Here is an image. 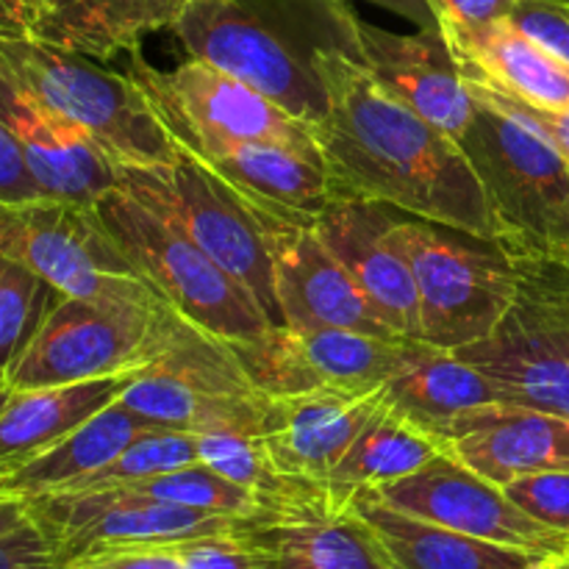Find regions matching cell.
<instances>
[{
	"label": "cell",
	"mask_w": 569,
	"mask_h": 569,
	"mask_svg": "<svg viewBox=\"0 0 569 569\" xmlns=\"http://www.w3.org/2000/svg\"><path fill=\"white\" fill-rule=\"evenodd\" d=\"M500 248L515 267V303L492 337L456 353L500 400L569 417V244Z\"/></svg>",
	"instance_id": "3957f363"
},
{
	"label": "cell",
	"mask_w": 569,
	"mask_h": 569,
	"mask_svg": "<svg viewBox=\"0 0 569 569\" xmlns=\"http://www.w3.org/2000/svg\"><path fill=\"white\" fill-rule=\"evenodd\" d=\"M198 461L261 498L283 495L298 481L276 470L261 437L250 431L220 428V431L198 433Z\"/></svg>",
	"instance_id": "836d02e7"
},
{
	"label": "cell",
	"mask_w": 569,
	"mask_h": 569,
	"mask_svg": "<svg viewBox=\"0 0 569 569\" xmlns=\"http://www.w3.org/2000/svg\"><path fill=\"white\" fill-rule=\"evenodd\" d=\"M372 6H381V9L392 11V14L403 17V20L415 22L417 28H431L439 26L437 14H433L431 3L428 0H367Z\"/></svg>",
	"instance_id": "ee69618b"
},
{
	"label": "cell",
	"mask_w": 569,
	"mask_h": 569,
	"mask_svg": "<svg viewBox=\"0 0 569 569\" xmlns=\"http://www.w3.org/2000/svg\"><path fill=\"white\" fill-rule=\"evenodd\" d=\"M406 342V337H376L348 328L295 331L281 326L228 345L259 392L303 395L317 389L370 392L383 387Z\"/></svg>",
	"instance_id": "5bb4252c"
},
{
	"label": "cell",
	"mask_w": 569,
	"mask_h": 569,
	"mask_svg": "<svg viewBox=\"0 0 569 569\" xmlns=\"http://www.w3.org/2000/svg\"><path fill=\"white\" fill-rule=\"evenodd\" d=\"M126 72L148 94L176 144L189 153L233 142H278L322 159L309 122L206 61L189 59L164 72L133 48Z\"/></svg>",
	"instance_id": "8fae6325"
},
{
	"label": "cell",
	"mask_w": 569,
	"mask_h": 569,
	"mask_svg": "<svg viewBox=\"0 0 569 569\" xmlns=\"http://www.w3.org/2000/svg\"><path fill=\"white\" fill-rule=\"evenodd\" d=\"M94 214L122 256L200 331L222 342H244L272 328L253 298L194 239L131 194L111 189L94 203Z\"/></svg>",
	"instance_id": "ba28073f"
},
{
	"label": "cell",
	"mask_w": 569,
	"mask_h": 569,
	"mask_svg": "<svg viewBox=\"0 0 569 569\" xmlns=\"http://www.w3.org/2000/svg\"><path fill=\"white\" fill-rule=\"evenodd\" d=\"M120 489L133 495H144V498L164 500V503L187 506V509L237 517V520L256 517L261 511V506H264L261 495L217 476L214 470H209L200 461L181 467V470H170L153 478H142V481L122 483Z\"/></svg>",
	"instance_id": "4dcf8cb0"
},
{
	"label": "cell",
	"mask_w": 569,
	"mask_h": 569,
	"mask_svg": "<svg viewBox=\"0 0 569 569\" xmlns=\"http://www.w3.org/2000/svg\"><path fill=\"white\" fill-rule=\"evenodd\" d=\"M465 78L467 92L472 94L476 100H483V103L495 106V109L506 111L509 117L520 120L522 126L531 128L533 133L545 139L548 144H553L561 156L569 161V111H553V109H542V106H531L526 100L515 98V94L503 92V89L492 87L487 81H478V78Z\"/></svg>",
	"instance_id": "d590c367"
},
{
	"label": "cell",
	"mask_w": 569,
	"mask_h": 569,
	"mask_svg": "<svg viewBox=\"0 0 569 569\" xmlns=\"http://www.w3.org/2000/svg\"><path fill=\"white\" fill-rule=\"evenodd\" d=\"M456 142L489 200L495 242L569 244V161L553 144L483 100H476V117Z\"/></svg>",
	"instance_id": "9c48e42d"
},
{
	"label": "cell",
	"mask_w": 569,
	"mask_h": 569,
	"mask_svg": "<svg viewBox=\"0 0 569 569\" xmlns=\"http://www.w3.org/2000/svg\"><path fill=\"white\" fill-rule=\"evenodd\" d=\"M153 422L128 411L120 400L100 409L83 426L67 433L61 442L39 453L37 459L14 467L0 476V495L9 498H39V495L64 492L114 461L139 433L150 431Z\"/></svg>",
	"instance_id": "83f0119b"
},
{
	"label": "cell",
	"mask_w": 569,
	"mask_h": 569,
	"mask_svg": "<svg viewBox=\"0 0 569 569\" xmlns=\"http://www.w3.org/2000/svg\"><path fill=\"white\" fill-rule=\"evenodd\" d=\"M170 550L181 559L183 569H261L253 548L239 531L183 539L172 542Z\"/></svg>",
	"instance_id": "74e56055"
},
{
	"label": "cell",
	"mask_w": 569,
	"mask_h": 569,
	"mask_svg": "<svg viewBox=\"0 0 569 569\" xmlns=\"http://www.w3.org/2000/svg\"><path fill=\"white\" fill-rule=\"evenodd\" d=\"M383 400L439 437L461 411L500 398L489 378L456 350L409 339L398 367L383 383Z\"/></svg>",
	"instance_id": "4316f807"
},
{
	"label": "cell",
	"mask_w": 569,
	"mask_h": 569,
	"mask_svg": "<svg viewBox=\"0 0 569 569\" xmlns=\"http://www.w3.org/2000/svg\"><path fill=\"white\" fill-rule=\"evenodd\" d=\"M378 498L403 515L467 537L542 556L569 553V537L528 517L503 487L487 481L450 453H439L411 476L381 483Z\"/></svg>",
	"instance_id": "2e32d148"
},
{
	"label": "cell",
	"mask_w": 569,
	"mask_h": 569,
	"mask_svg": "<svg viewBox=\"0 0 569 569\" xmlns=\"http://www.w3.org/2000/svg\"><path fill=\"white\" fill-rule=\"evenodd\" d=\"M42 198L14 133L0 120V203H26Z\"/></svg>",
	"instance_id": "ab89813d"
},
{
	"label": "cell",
	"mask_w": 569,
	"mask_h": 569,
	"mask_svg": "<svg viewBox=\"0 0 569 569\" xmlns=\"http://www.w3.org/2000/svg\"><path fill=\"white\" fill-rule=\"evenodd\" d=\"M461 76L478 78L542 109L569 111V64L517 31L509 20L439 26Z\"/></svg>",
	"instance_id": "cb8c5ba5"
},
{
	"label": "cell",
	"mask_w": 569,
	"mask_h": 569,
	"mask_svg": "<svg viewBox=\"0 0 569 569\" xmlns=\"http://www.w3.org/2000/svg\"><path fill=\"white\" fill-rule=\"evenodd\" d=\"M239 537L261 569H389L376 533L326 483L298 481L264 498L256 517L239 520Z\"/></svg>",
	"instance_id": "9a60e30c"
},
{
	"label": "cell",
	"mask_w": 569,
	"mask_h": 569,
	"mask_svg": "<svg viewBox=\"0 0 569 569\" xmlns=\"http://www.w3.org/2000/svg\"><path fill=\"white\" fill-rule=\"evenodd\" d=\"M192 156L226 181L264 222L315 226L328 203L337 200L320 156L287 144L233 142Z\"/></svg>",
	"instance_id": "603a6c76"
},
{
	"label": "cell",
	"mask_w": 569,
	"mask_h": 569,
	"mask_svg": "<svg viewBox=\"0 0 569 569\" xmlns=\"http://www.w3.org/2000/svg\"><path fill=\"white\" fill-rule=\"evenodd\" d=\"M392 242L415 276L422 342L459 350L492 337L517 292L498 242L411 214L395 222Z\"/></svg>",
	"instance_id": "8992f818"
},
{
	"label": "cell",
	"mask_w": 569,
	"mask_h": 569,
	"mask_svg": "<svg viewBox=\"0 0 569 569\" xmlns=\"http://www.w3.org/2000/svg\"><path fill=\"white\" fill-rule=\"evenodd\" d=\"M503 489L528 517L569 537V470L533 472L515 478Z\"/></svg>",
	"instance_id": "e575fe53"
},
{
	"label": "cell",
	"mask_w": 569,
	"mask_h": 569,
	"mask_svg": "<svg viewBox=\"0 0 569 569\" xmlns=\"http://www.w3.org/2000/svg\"><path fill=\"white\" fill-rule=\"evenodd\" d=\"M0 120L9 126L42 198L94 206L117 189V167L92 139L0 70Z\"/></svg>",
	"instance_id": "7402d4cb"
},
{
	"label": "cell",
	"mask_w": 569,
	"mask_h": 569,
	"mask_svg": "<svg viewBox=\"0 0 569 569\" xmlns=\"http://www.w3.org/2000/svg\"><path fill=\"white\" fill-rule=\"evenodd\" d=\"M6 400H9V392H0V409L6 406Z\"/></svg>",
	"instance_id": "c3c4849f"
},
{
	"label": "cell",
	"mask_w": 569,
	"mask_h": 569,
	"mask_svg": "<svg viewBox=\"0 0 569 569\" xmlns=\"http://www.w3.org/2000/svg\"><path fill=\"white\" fill-rule=\"evenodd\" d=\"M559 3H561V6H567V9H569V0H559Z\"/></svg>",
	"instance_id": "681fc988"
},
{
	"label": "cell",
	"mask_w": 569,
	"mask_h": 569,
	"mask_svg": "<svg viewBox=\"0 0 569 569\" xmlns=\"http://www.w3.org/2000/svg\"><path fill=\"white\" fill-rule=\"evenodd\" d=\"M22 3L31 6V9L37 11V14H42V11H44V9H50V6H53L56 0H22ZM37 20H39V17H37ZM33 31H37V28H33Z\"/></svg>",
	"instance_id": "7dc6e473"
},
{
	"label": "cell",
	"mask_w": 569,
	"mask_h": 569,
	"mask_svg": "<svg viewBox=\"0 0 569 569\" xmlns=\"http://www.w3.org/2000/svg\"><path fill=\"white\" fill-rule=\"evenodd\" d=\"M0 256L28 267L67 298L170 306L122 256L94 206L50 198L0 203Z\"/></svg>",
	"instance_id": "30bf717a"
},
{
	"label": "cell",
	"mask_w": 569,
	"mask_h": 569,
	"mask_svg": "<svg viewBox=\"0 0 569 569\" xmlns=\"http://www.w3.org/2000/svg\"><path fill=\"white\" fill-rule=\"evenodd\" d=\"M139 372L9 392V400L0 409V476L37 459L89 417L114 403Z\"/></svg>",
	"instance_id": "484cf974"
},
{
	"label": "cell",
	"mask_w": 569,
	"mask_h": 569,
	"mask_svg": "<svg viewBox=\"0 0 569 569\" xmlns=\"http://www.w3.org/2000/svg\"><path fill=\"white\" fill-rule=\"evenodd\" d=\"M37 17V11L22 0H0V39L33 37Z\"/></svg>",
	"instance_id": "7bdbcfd3"
},
{
	"label": "cell",
	"mask_w": 569,
	"mask_h": 569,
	"mask_svg": "<svg viewBox=\"0 0 569 569\" xmlns=\"http://www.w3.org/2000/svg\"><path fill=\"white\" fill-rule=\"evenodd\" d=\"M356 61L389 98L409 106L448 137L459 139L470 128L476 100L467 92L459 61L439 26L400 33L359 17Z\"/></svg>",
	"instance_id": "e0dca14e"
},
{
	"label": "cell",
	"mask_w": 569,
	"mask_h": 569,
	"mask_svg": "<svg viewBox=\"0 0 569 569\" xmlns=\"http://www.w3.org/2000/svg\"><path fill=\"white\" fill-rule=\"evenodd\" d=\"M181 320L172 306L148 309L59 295L11 367L6 389L26 392L139 372L167 353Z\"/></svg>",
	"instance_id": "52a82bcc"
},
{
	"label": "cell",
	"mask_w": 569,
	"mask_h": 569,
	"mask_svg": "<svg viewBox=\"0 0 569 569\" xmlns=\"http://www.w3.org/2000/svg\"><path fill=\"white\" fill-rule=\"evenodd\" d=\"M381 398V387L267 395L261 442L281 476L326 483Z\"/></svg>",
	"instance_id": "44dd1931"
},
{
	"label": "cell",
	"mask_w": 569,
	"mask_h": 569,
	"mask_svg": "<svg viewBox=\"0 0 569 569\" xmlns=\"http://www.w3.org/2000/svg\"><path fill=\"white\" fill-rule=\"evenodd\" d=\"M28 520H31V517H28L26 500L0 495V537H3V533L17 531V528L26 526Z\"/></svg>",
	"instance_id": "f6af8a7d"
},
{
	"label": "cell",
	"mask_w": 569,
	"mask_h": 569,
	"mask_svg": "<svg viewBox=\"0 0 569 569\" xmlns=\"http://www.w3.org/2000/svg\"><path fill=\"white\" fill-rule=\"evenodd\" d=\"M267 242L283 326L295 331L348 328L376 337H398L383 326L356 278L322 242L315 226L267 222Z\"/></svg>",
	"instance_id": "ac0fdd59"
},
{
	"label": "cell",
	"mask_w": 569,
	"mask_h": 569,
	"mask_svg": "<svg viewBox=\"0 0 569 569\" xmlns=\"http://www.w3.org/2000/svg\"><path fill=\"white\" fill-rule=\"evenodd\" d=\"M533 569H569V553H559V556H545Z\"/></svg>",
	"instance_id": "bcb514c9"
},
{
	"label": "cell",
	"mask_w": 569,
	"mask_h": 569,
	"mask_svg": "<svg viewBox=\"0 0 569 569\" xmlns=\"http://www.w3.org/2000/svg\"><path fill=\"white\" fill-rule=\"evenodd\" d=\"M439 26H487L506 20L517 0H428Z\"/></svg>",
	"instance_id": "b9f144b4"
},
{
	"label": "cell",
	"mask_w": 569,
	"mask_h": 569,
	"mask_svg": "<svg viewBox=\"0 0 569 569\" xmlns=\"http://www.w3.org/2000/svg\"><path fill=\"white\" fill-rule=\"evenodd\" d=\"M198 461V433L178 431V428H150L139 433L114 461L100 467L81 483L64 492H94V489L122 487V483L142 481L161 472L181 470Z\"/></svg>",
	"instance_id": "d6a6232c"
},
{
	"label": "cell",
	"mask_w": 569,
	"mask_h": 569,
	"mask_svg": "<svg viewBox=\"0 0 569 569\" xmlns=\"http://www.w3.org/2000/svg\"><path fill=\"white\" fill-rule=\"evenodd\" d=\"M400 214L406 211L378 200L337 198L317 217L315 228L333 256L348 267L383 326L398 337L420 339L415 276L406 256L392 242L395 222L403 220Z\"/></svg>",
	"instance_id": "d6986e66"
},
{
	"label": "cell",
	"mask_w": 569,
	"mask_h": 569,
	"mask_svg": "<svg viewBox=\"0 0 569 569\" xmlns=\"http://www.w3.org/2000/svg\"><path fill=\"white\" fill-rule=\"evenodd\" d=\"M28 517L53 545L59 569L87 556L137 545H172L194 537L237 531V517L211 515L126 492H50L28 498Z\"/></svg>",
	"instance_id": "4fadbf2b"
},
{
	"label": "cell",
	"mask_w": 569,
	"mask_h": 569,
	"mask_svg": "<svg viewBox=\"0 0 569 569\" xmlns=\"http://www.w3.org/2000/svg\"><path fill=\"white\" fill-rule=\"evenodd\" d=\"M59 295L28 267L0 256V392H9L11 367Z\"/></svg>",
	"instance_id": "1f68e13d"
},
{
	"label": "cell",
	"mask_w": 569,
	"mask_h": 569,
	"mask_svg": "<svg viewBox=\"0 0 569 569\" xmlns=\"http://www.w3.org/2000/svg\"><path fill=\"white\" fill-rule=\"evenodd\" d=\"M439 453H445L442 437L400 415L381 398L348 453L331 470L326 487L339 503H350L359 489L411 476Z\"/></svg>",
	"instance_id": "f546056e"
},
{
	"label": "cell",
	"mask_w": 569,
	"mask_h": 569,
	"mask_svg": "<svg viewBox=\"0 0 569 569\" xmlns=\"http://www.w3.org/2000/svg\"><path fill=\"white\" fill-rule=\"evenodd\" d=\"M0 70L33 100L87 133L114 164H167L176 142L128 72H111L42 39H0Z\"/></svg>",
	"instance_id": "277c9868"
},
{
	"label": "cell",
	"mask_w": 569,
	"mask_h": 569,
	"mask_svg": "<svg viewBox=\"0 0 569 569\" xmlns=\"http://www.w3.org/2000/svg\"><path fill=\"white\" fill-rule=\"evenodd\" d=\"M189 0H56L37 20L33 39L89 59L139 48L144 33L176 26Z\"/></svg>",
	"instance_id": "f1b7e54d"
},
{
	"label": "cell",
	"mask_w": 569,
	"mask_h": 569,
	"mask_svg": "<svg viewBox=\"0 0 569 569\" xmlns=\"http://www.w3.org/2000/svg\"><path fill=\"white\" fill-rule=\"evenodd\" d=\"M114 167L117 189L181 228L253 298L272 328L283 326L267 222L226 181L178 144L167 164Z\"/></svg>",
	"instance_id": "5b68a950"
},
{
	"label": "cell",
	"mask_w": 569,
	"mask_h": 569,
	"mask_svg": "<svg viewBox=\"0 0 569 569\" xmlns=\"http://www.w3.org/2000/svg\"><path fill=\"white\" fill-rule=\"evenodd\" d=\"M64 569H183V565L170 545H137L87 556Z\"/></svg>",
	"instance_id": "60d3db41"
},
{
	"label": "cell",
	"mask_w": 569,
	"mask_h": 569,
	"mask_svg": "<svg viewBox=\"0 0 569 569\" xmlns=\"http://www.w3.org/2000/svg\"><path fill=\"white\" fill-rule=\"evenodd\" d=\"M506 20L569 64V9L559 0H517Z\"/></svg>",
	"instance_id": "8d00e7d4"
},
{
	"label": "cell",
	"mask_w": 569,
	"mask_h": 569,
	"mask_svg": "<svg viewBox=\"0 0 569 569\" xmlns=\"http://www.w3.org/2000/svg\"><path fill=\"white\" fill-rule=\"evenodd\" d=\"M348 0H189L172 31L200 59L315 126L328 109L317 72L326 48L356 50Z\"/></svg>",
	"instance_id": "7a4b0ae2"
},
{
	"label": "cell",
	"mask_w": 569,
	"mask_h": 569,
	"mask_svg": "<svg viewBox=\"0 0 569 569\" xmlns=\"http://www.w3.org/2000/svg\"><path fill=\"white\" fill-rule=\"evenodd\" d=\"M445 453L506 487L533 472L569 470V417L492 400L461 411L439 431Z\"/></svg>",
	"instance_id": "ffe728a7"
},
{
	"label": "cell",
	"mask_w": 569,
	"mask_h": 569,
	"mask_svg": "<svg viewBox=\"0 0 569 569\" xmlns=\"http://www.w3.org/2000/svg\"><path fill=\"white\" fill-rule=\"evenodd\" d=\"M315 64L328 109L311 133L333 198L378 200L495 242L489 200L453 137L389 98L356 61V50L326 48Z\"/></svg>",
	"instance_id": "6da1fadb"
},
{
	"label": "cell",
	"mask_w": 569,
	"mask_h": 569,
	"mask_svg": "<svg viewBox=\"0 0 569 569\" xmlns=\"http://www.w3.org/2000/svg\"><path fill=\"white\" fill-rule=\"evenodd\" d=\"M350 506L376 533L389 569H533L545 559L403 515L383 503L372 487L359 489Z\"/></svg>",
	"instance_id": "d4e9b609"
},
{
	"label": "cell",
	"mask_w": 569,
	"mask_h": 569,
	"mask_svg": "<svg viewBox=\"0 0 569 569\" xmlns=\"http://www.w3.org/2000/svg\"><path fill=\"white\" fill-rule=\"evenodd\" d=\"M142 420L178 431H250L261 437L267 395L253 387L231 345L181 320L164 356L144 367L120 392Z\"/></svg>",
	"instance_id": "7c38bea8"
},
{
	"label": "cell",
	"mask_w": 569,
	"mask_h": 569,
	"mask_svg": "<svg viewBox=\"0 0 569 569\" xmlns=\"http://www.w3.org/2000/svg\"><path fill=\"white\" fill-rule=\"evenodd\" d=\"M0 569H59L53 545L33 520L0 537Z\"/></svg>",
	"instance_id": "f35d334b"
}]
</instances>
